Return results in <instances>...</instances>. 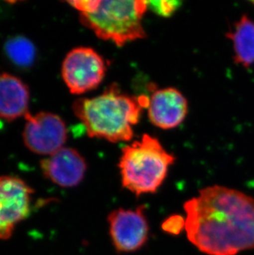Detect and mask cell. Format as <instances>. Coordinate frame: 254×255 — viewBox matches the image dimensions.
<instances>
[{
  "label": "cell",
  "instance_id": "obj_11",
  "mask_svg": "<svg viewBox=\"0 0 254 255\" xmlns=\"http://www.w3.org/2000/svg\"><path fill=\"white\" fill-rule=\"evenodd\" d=\"M30 91L19 78L7 73L0 74V118L17 120L28 114Z\"/></svg>",
  "mask_w": 254,
  "mask_h": 255
},
{
  "label": "cell",
  "instance_id": "obj_3",
  "mask_svg": "<svg viewBox=\"0 0 254 255\" xmlns=\"http://www.w3.org/2000/svg\"><path fill=\"white\" fill-rule=\"evenodd\" d=\"M175 160V156L167 151L157 138L144 134L122 151L118 167L123 188L137 198L155 193Z\"/></svg>",
  "mask_w": 254,
  "mask_h": 255
},
{
  "label": "cell",
  "instance_id": "obj_13",
  "mask_svg": "<svg viewBox=\"0 0 254 255\" xmlns=\"http://www.w3.org/2000/svg\"><path fill=\"white\" fill-rule=\"evenodd\" d=\"M4 50L9 60L20 67H29L36 60V47L24 36H14L7 40Z\"/></svg>",
  "mask_w": 254,
  "mask_h": 255
},
{
  "label": "cell",
  "instance_id": "obj_10",
  "mask_svg": "<svg viewBox=\"0 0 254 255\" xmlns=\"http://www.w3.org/2000/svg\"><path fill=\"white\" fill-rule=\"evenodd\" d=\"M188 113V103L175 88L153 92L148 104V116L153 126L163 130L178 128Z\"/></svg>",
  "mask_w": 254,
  "mask_h": 255
},
{
  "label": "cell",
  "instance_id": "obj_8",
  "mask_svg": "<svg viewBox=\"0 0 254 255\" xmlns=\"http://www.w3.org/2000/svg\"><path fill=\"white\" fill-rule=\"evenodd\" d=\"M145 206L136 209L118 208L108 217L109 234L118 253L139 251L149 239V226L145 216Z\"/></svg>",
  "mask_w": 254,
  "mask_h": 255
},
{
  "label": "cell",
  "instance_id": "obj_2",
  "mask_svg": "<svg viewBox=\"0 0 254 255\" xmlns=\"http://www.w3.org/2000/svg\"><path fill=\"white\" fill-rule=\"evenodd\" d=\"M148 104L147 97L129 95L112 84L100 95L77 99L72 109L89 137L118 143L131 140L133 128Z\"/></svg>",
  "mask_w": 254,
  "mask_h": 255
},
{
  "label": "cell",
  "instance_id": "obj_15",
  "mask_svg": "<svg viewBox=\"0 0 254 255\" xmlns=\"http://www.w3.org/2000/svg\"><path fill=\"white\" fill-rule=\"evenodd\" d=\"M185 226H186V220L178 215H173L168 217L163 222L162 229L163 231H165L166 233L172 236H177L183 229H185Z\"/></svg>",
  "mask_w": 254,
  "mask_h": 255
},
{
  "label": "cell",
  "instance_id": "obj_6",
  "mask_svg": "<svg viewBox=\"0 0 254 255\" xmlns=\"http://www.w3.org/2000/svg\"><path fill=\"white\" fill-rule=\"evenodd\" d=\"M22 139L25 146L35 154L51 155L62 149L67 140L65 122L57 114L40 112L25 116Z\"/></svg>",
  "mask_w": 254,
  "mask_h": 255
},
{
  "label": "cell",
  "instance_id": "obj_7",
  "mask_svg": "<svg viewBox=\"0 0 254 255\" xmlns=\"http://www.w3.org/2000/svg\"><path fill=\"white\" fill-rule=\"evenodd\" d=\"M33 193L21 178L0 176V240L9 239L16 226L27 218Z\"/></svg>",
  "mask_w": 254,
  "mask_h": 255
},
{
  "label": "cell",
  "instance_id": "obj_5",
  "mask_svg": "<svg viewBox=\"0 0 254 255\" xmlns=\"http://www.w3.org/2000/svg\"><path fill=\"white\" fill-rule=\"evenodd\" d=\"M108 70L105 59L91 47L79 46L63 60L61 75L72 94H83L101 85Z\"/></svg>",
  "mask_w": 254,
  "mask_h": 255
},
{
  "label": "cell",
  "instance_id": "obj_14",
  "mask_svg": "<svg viewBox=\"0 0 254 255\" xmlns=\"http://www.w3.org/2000/svg\"><path fill=\"white\" fill-rule=\"evenodd\" d=\"M181 2L178 1H149L148 7L161 17H170L178 9Z\"/></svg>",
  "mask_w": 254,
  "mask_h": 255
},
{
  "label": "cell",
  "instance_id": "obj_9",
  "mask_svg": "<svg viewBox=\"0 0 254 255\" xmlns=\"http://www.w3.org/2000/svg\"><path fill=\"white\" fill-rule=\"evenodd\" d=\"M41 172L48 180L62 188H74L84 179L86 160L78 150L63 147L40 162Z\"/></svg>",
  "mask_w": 254,
  "mask_h": 255
},
{
  "label": "cell",
  "instance_id": "obj_12",
  "mask_svg": "<svg viewBox=\"0 0 254 255\" xmlns=\"http://www.w3.org/2000/svg\"><path fill=\"white\" fill-rule=\"evenodd\" d=\"M226 36L232 41L235 62L245 68L254 65V21L243 15Z\"/></svg>",
  "mask_w": 254,
  "mask_h": 255
},
{
  "label": "cell",
  "instance_id": "obj_16",
  "mask_svg": "<svg viewBox=\"0 0 254 255\" xmlns=\"http://www.w3.org/2000/svg\"><path fill=\"white\" fill-rule=\"evenodd\" d=\"M253 4H254V2H253Z\"/></svg>",
  "mask_w": 254,
  "mask_h": 255
},
{
  "label": "cell",
  "instance_id": "obj_1",
  "mask_svg": "<svg viewBox=\"0 0 254 255\" xmlns=\"http://www.w3.org/2000/svg\"><path fill=\"white\" fill-rule=\"evenodd\" d=\"M190 242L207 255L254 250V198L223 186L206 187L183 205Z\"/></svg>",
  "mask_w": 254,
  "mask_h": 255
},
{
  "label": "cell",
  "instance_id": "obj_4",
  "mask_svg": "<svg viewBox=\"0 0 254 255\" xmlns=\"http://www.w3.org/2000/svg\"><path fill=\"white\" fill-rule=\"evenodd\" d=\"M148 8L144 0H99L92 12L79 13V20L99 38L122 47L146 37L143 17Z\"/></svg>",
  "mask_w": 254,
  "mask_h": 255
}]
</instances>
